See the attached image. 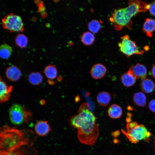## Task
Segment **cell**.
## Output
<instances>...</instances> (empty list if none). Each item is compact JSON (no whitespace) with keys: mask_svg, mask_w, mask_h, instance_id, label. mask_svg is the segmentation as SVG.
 <instances>
[{"mask_svg":"<svg viewBox=\"0 0 155 155\" xmlns=\"http://www.w3.org/2000/svg\"><path fill=\"white\" fill-rule=\"evenodd\" d=\"M96 119L87 104L85 103L80 106L78 114L69 119L70 125L77 129L78 137L81 143L90 146L94 144L99 134Z\"/></svg>","mask_w":155,"mask_h":155,"instance_id":"1","label":"cell"},{"mask_svg":"<svg viewBox=\"0 0 155 155\" xmlns=\"http://www.w3.org/2000/svg\"><path fill=\"white\" fill-rule=\"evenodd\" d=\"M81 41L86 45L88 46L92 44L95 40V36L94 35L90 32H85L82 34Z\"/></svg>","mask_w":155,"mask_h":155,"instance_id":"23","label":"cell"},{"mask_svg":"<svg viewBox=\"0 0 155 155\" xmlns=\"http://www.w3.org/2000/svg\"><path fill=\"white\" fill-rule=\"evenodd\" d=\"M9 114L11 122L16 125L28 123L32 118L31 113L18 104H14L11 106Z\"/></svg>","mask_w":155,"mask_h":155,"instance_id":"5","label":"cell"},{"mask_svg":"<svg viewBox=\"0 0 155 155\" xmlns=\"http://www.w3.org/2000/svg\"><path fill=\"white\" fill-rule=\"evenodd\" d=\"M140 87L143 92L149 93L154 90L155 84L151 79L146 78L142 80L140 83Z\"/></svg>","mask_w":155,"mask_h":155,"instance_id":"16","label":"cell"},{"mask_svg":"<svg viewBox=\"0 0 155 155\" xmlns=\"http://www.w3.org/2000/svg\"><path fill=\"white\" fill-rule=\"evenodd\" d=\"M34 130L38 135L44 136L51 131L50 126L47 121L41 120L37 122L34 126Z\"/></svg>","mask_w":155,"mask_h":155,"instance_id":"12","label":"cell"},{"mask_svg":"<svg viewBox=\"0 0 155 155\" xmlns=\"http://www.w3.org/2000/svg\"><path fill=\"white\" fill-rule=\"evenodd\" d=\"M148 10L151 14L155 17V1L149 4Z\"/></svg>","mask_w":155,"mask_h":155,"instance_id":"26","label":"cell"},{"mask_svg":"<svg viewBox=\"0 0 155 155\" xmlns=\"http://www.w3.org/2000/svg\"><path fill=\"white\" fill-rule=\"evenodd\" d=\"M12 52V47L6 44L0 45V57L3 59H7L11 54Z\"/></svg>","mask_w":155,"mask_h":155,"instance_id":"21","label":"cell"},{"mask_svg":"<svg viewBox=\"0 0 155 155\" xmlns=\"http://www.w3.org/2000/svg\"><path fill=\"white\" fill-rule=\"evenodd\" d=\"M121 41L118 44L121 51L127 57L134 55H142L144 52V50H140L135 42L131 40L128 35L121 37Z\"/></svg>","mask_w":155,"mask_h":155,"instance_id":"7","label":"cell"},{"mask_svg":"<svg viewBox=\"0 0 155 155\" xmlns=\"http://www.w3.org/2000/svg\"><path fill=\"white\" fill-rule=\"evenodd\" d=\"M101 24L97 20L93 19L88 23V27L90 31L93 33L98 32L101 28Z\"/></svg>","mask_w":155,"mask_h":155,"instance_id":"25","label":"cell"},{"mask_svg":"<svg viewBox=\"0 0 155 155\" xmlns=\"http://www.w3.org/2000/svg\"><path fill=\"white\" fill-rule=\"evenodd\" d=\"M13 87L8 85L0 76V103L7 101L9 98Z\"/></svg>","mask_w":155,"mask_h":155,"instance_id":"8","label":"cell"},{"mask_svg":"<svg viewBox=\"0 0 155 155\" xmlns=\"http://www.w3.org/2000/svg\"><path fill=\"white\" fill-rule=\"evenodd\" d=\"M44 72L46 78L50 80L55 79L57 74V69L55 66L52 65H49L46 66Z\"/></svg>","mask_w":155,"mask_h":155,"instance_id":"22","label":"cell"},{"mask_svg":"<svg viewBox=\"0 0 155 155\" xmlns=\"http://www.w3.org/2000/svg\"><path fill=\"white\" fill-rule=\"evenodd\" d=\"M151 73L153 77L155 79V64L153 65L151 70Z\"/></svg>","mask_w":155,"mask_h":155,"instance_id":"28","label":"cell"},{"mask_svg":"<svg viewBox=\"0 0 155 155\" xmlns=\"http://www.w3.org/2000/svg\"><path fill=\"white\" fill-rule=\"evenodd\" d=\"M106 69L105 67L101 63L94 65L91 67L90 73L92 78L96 80L103 78L106 74Z\"/></svg>","mask_w":155,"mask_h":155,"instance_id":"11","label":"cell"},{"mask_svg":"<svg viewBox=\"0 0 155 155\" xmlns=\"http://www.w3.org/2000/svg\"><path fill=\"white\" fill-rule=\"evenodd\" d=\"M36 137L28 129L19 130L5 125L0 127V153L8 152L22 146H32Z\"/></svg>","mask_w":155,"mask_h":155,"instance_id":"2","label":"cell"},{"mask_svg":"<svg viewBox=\"0 0 155 155\" xmlns=\"http://www.w3.org/2000/svg\"><path fill=\"white\" fill-rule=\"evenodd\" d=\"M142 30L147 36L152 37L153 32L155 31V20L149 18L146 19Z\"/></svg>","mask_w":155,"mask_h":155,"instance_id":"15","label":"cell"},{"mask_svg":"<svg viewBox=\"0 0 155 155\" xmlns=\"http://www.w3.org/2000/svg\"><path fill=\"white\" fill-rule=\"evenodd\" d=\"M36 152L32 146H25L8 152L0 153V155H35Z\"/></svg>","mask_w":155,"mask_h":155,"instance_id":"9","label":"cell"},{"mask_svg":"<svg viewBox=\"0 0 155 155\" xmlns=\"http://www.w3.org/2000/svg\"><path fill=\"white\" fill-rule=\"evenodd\" d=\"M122 109L119 105L114 104L111 105L108 110V114L111 118L117 119L120 118L122 114Z\"/></svg>","mask_w":155,"mask_h":155,"instance_id":"18","label":"cell"},{"mask_svg":"<svg viewBox=\"0 0 155 155\" xmlns=\"http://www.w3.org/2000/svg\"><path fill=\"white\" fill-rule=\"evenodd\" d=\"M111 99L110 94L108 92L103 91L100 92L96 98L98 104L102 106H106L110 103Z\"/></svg>","mask_w":155,"mask_h":155,"instance_id":"17","label":"cell"},{"mask_svg":"<svg viewBox=\"0 0 155 155\" xmlns=\"http://www.w3.org/2000/svg\"><path fill=\"white\" fill-rule=\"evenodd\" d=\"M1 23L3 28L11 32L22 31L24 29L22 18L13 13L6 15L2 19Z\"/></svg>","mask_w":155,"mask_h":155,"instance_id":"6","label":"cell"},{"mask_svg":"<svg viewBox=\"0 0 155 155\" xmlns=\"http://www.w3.org/2000/svg\"><path fill=\"white\" fill-rule=\"evenodd\" d=\"M136 78L128 71L123 73L121 77L122 84L126 87H130L134 85L136 81Z\"/></svg>","mask_w":155,"mask_h":155,"instance_id":"14","label":"cell"},{"mask_svg":"<svg viewBox=\"0 0 155 155\" xmlns=\"http://www.w3.org/2000/svg\"><path fill=\"white\" fill-rule=\"evenodd\" d=\"M15 41L17 45L21 48L26 47L27 45L28 41L26 37L22 34H19L16 36Z\"/></svg>","mask_w":155,"mask_h":155,"instance_id":"24","label":"cell"},{"mask_svg":"<svg viewBox=\"0 0 155 155\" xmlns=\"http://www.w3.org/2000/svg\"></svg>","mask_w":155,"mask_h":155,"instance_id":"29","label":"cell"},{"mask_svg":"<svg viewBox=\"0 0 155 155\" xmlns=\"http://www.w3.org/2000/svg\"><path fill=\"white\" fill-rule=\"evenodd\" d=\"M5 74L7 79L13 82L18 80L21 76L20 70L18 67L14 65L8 67L6 70Z\"/></svg>","mask_w":155,"mask_h":155,"instance_id":"13","label":"cell"},{"mask_svg":"<svg viewBox=\"0 0 155 155\" xmlns=\"http://www.w3.org/2000/svg\"><path fill=\"white\" fill-rule=\"evenodd\" d=\"M28 79L29 82L32 84L37 85L42 83L43 78L41 73L38 72H32L29 75Z\"/></svg>","mask_w":155,"mask_h":155,"instance_id":"20","label":"cell"},{"mask_svg":"<svg viewBox=\"0 0 155 155\" xmlns=\"http://www.w3.org/2000/svg\"><path fill=\"white\" fill-rule=\"evenodd\" d=\"M146 97L142 92L135 93L133 96V100L135 105L140 107H144L146 104Z\"/></svg>","mask_w":155,"mask_h":155,"instance_id":"19","label":"cell"},{"mask_svg":"<svg viewBox=\"0 0 155 155\" xmlns=\"http://www.w3.org/2000/svg\"><path fill=\"white\" fill-rule=\"evenodd\" d=\"M128 3L126 7L115 10L109 18L117 30H121L125 26L131 29L132 25L131 18L139 13L145 12L148 9V4L144 1L129 0Z\"/></svg>","mask_w":155,"mask_h":155,"instance_id":"3","label":"cell"},{"mask_svg":"<svg viewBox=\"0 0 155 155\" xmlns=\"http://www.w3.org/2000/svg\"><path fill=\"white\" fill-rule=\"evenodd\" d=\"M137 79L142 80L146 78L147 70L146 67L139 63L130 67L128 70Z\"/></svg>","mask_w":155,"mask_h":155,"instance_id":"10","label":"cell"},{"mask_svg":"<svg viewBox=\"0 0 155 155\" xmlns=\"http://www.w3.org/2000/svg\"><path fill=\"white\" fill-rule=\"evenodd\" d=\"M122 131L129 140L133 144L142 140L148 141L152 135L144 125L135 121L128 122L126 130H122Z\"/></svg>","mask_w":155,"mask_h":155,"instance_id":"4","label":"cell"},{"mask_svg":"<svg viewBox=\"0 0 155 155\" xmlns=\"http://www.w3.org/2000/svg\"><path fill=\"white\" fill-rule=\"evenodd\" d=\"M148 108L152 112L155 113V99L151 100L148 104Z\"/></svg>","mask_w":155,"mask_h":155,"instance_id":"27","label":"cell"}]
</instances>
